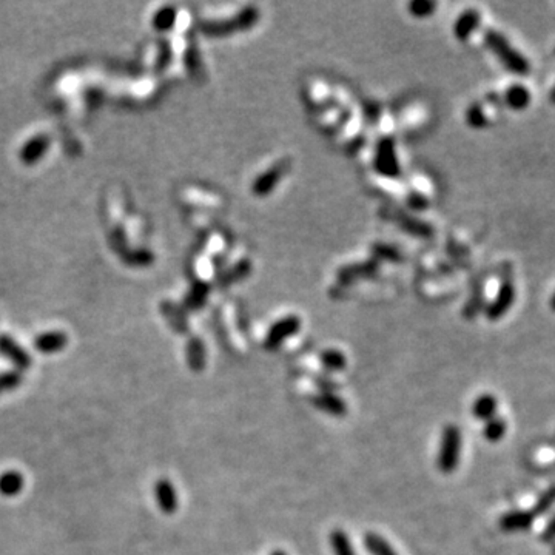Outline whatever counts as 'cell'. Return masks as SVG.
<instances>
[{"label":"cell","instance_id":"cell-1","mask_svg":"<svg viewBox=\"0 0 555 555\" xmlns=\"http://www.w3.org/2000/svg\"><path fill=\"white\" fill-rule=\"evenodd\" d=\"M484 44L508 71L517 76H526L531 71L528 59L519 50H515L501 33L488 30L484 33Z\"/></svg>","mask_w":555,"mask_h":555},{"label":"cell","instance_id":"cell-2","mask_svg":"<svg viewBox=\"0 0 555 555\" xmlns=\"http://www.w3.org/2000/svg\"><path fill=\"white\" fill-rule=\"evenodd\" d=\"M463 436L460 427L446 426L441 434L440 451H438V469L443 474H452L460 464Z\"/></svg>","mask_w":555,"mask_h":555},{"label":"cell","instance_id":"cell-3","mask_svg":"<svg viewBox=\"0 0 555 555\" xmlns=\"http://www.w3.org/2000/svg\"><path fill=\"white\" fill-rule=\"evenodd\" d=\"M256 21H258V11L253 6H247L235 17L227 19V21H221V22L206 24L202 28H204V31L209 33V34L219 36V34H230V33H238L242 30H247V28L253 26V24H255Z\"/></svg>","mask_w":555,"mask_h":555},{"label":"cell","instance_id":"cell-4","mask_svg":"<svg viewBox=\"0 0 555 555\" xmlns=\"http://www.w3.org/2000/svg\"><path fill=\"white\" fill-rule=\"evenodd\" d=\"M301 329V319L298 316H286L270 327L266 336L267 349H278L286 339L296 335Z\"/></svg>","mask_w":555,"mask_h":555},{"label":"cell","instance_id":"cell-5","mask_svg":"<svg viewBox=\"0 0 555 555\" xmlns=\"http://www.w3.org/2000/svg\"><path fill=\"white\" fill-rule=\"evenodd\" d=\"M375 165H376V170L381 174H384V176L396 178L398 174H400V165L396 162L394 142L391 139H383L378 144Z\"/></svg>","mask_w":555,"mask_h":555},{"label":"cell","instance_id":"cell-6","mask_svg":"<svg viewBox=\"0 0 555 555\" xmlns=\"http://www.w3.org/2000/svg\"><path fill=\"white\" fill-rule=\"evenodd\" d=\"M515 301V287L512 286L511 281H504L499 294H496L495 299L486 309V316L492 321L500 319L503 315H506L512 307Z\"/></svg>","mask_w":555,"mask_h":555},{"label":"cell","instance_id":"cell-7","mask_svg":"<svg viewBox=\"0 0 555 555\" xmlns=\"http://www.w3.org/2000/svg\"><path fill=\"white\" fill-rule=\"evenodd\" d=\"M289 169V162L287 161H281L274 167L269 169L262 176L256 178V181L253 182V193L258 194V196H264V194L270 193L276 187V184L282 179L286 171Z\"/></svg>","mask_w":555,"mask_h":555},{"label":"cell","instance_id":"cell-8","mask_svg":"<svg viewBox=\"0 0 555 555\" xmlns=\"http://www.w3.org/2000/svg\"><path fill=\"white\" fill-rule=\"evenodd\" d=\"M154 499L158 501L159 509L165 514H173L178 511V494L176 488L167 479H162L154 486Z\"/></svg>","mask_w":555,"mask_h":555},{"label":"cell","instance_id":"cell-9","mask_svg":"<svg viewBox=\"0 0 555 555\" xmlns=\"http://www.w3.org/2000/svg\"><path fill=\"white\" fill-rule=\"evenodd\" d=\"M311 403H314V406L318 409V411L326 412L329 415L343 416L347 414V403L335 392L334 394L319 392L318 395L311 398Z\"/></svg>","mask_w":555,"mask_h":555},{"label":"cell","instance_id":"cell-10","mask_svg":"<svg viewBox=\"0 0 555 555\" xmlns=\"http://www.w3.org/2000/svg\"><path fill=\"white\" fill-rule=\"evenodd\" d=\"M480 22H481V16L476 9H466V11L455 21V25H454L455 37L461 42L467 41V39L476 31V28L480 26Z\"/></svg>","mask_w":555,"mask_h":555},{"label":"cell","instance_id":"cell-11","mask_svg":"<svg viewBox=\"0 0 555 555\" xmlns=\"http://www.w3.org/2000/svg\"><path fill=\"white\" fill-rule=\"evenodd\" d=\"M0 354L6 356L19 369H26L31 364V358L25 350L9 336H0Z\"/></svg>","mask_w":555,"mask_h":555},{"label":"cell","instance_id":"cell-12","mask_svg":"<svg viewBox=\"0 0 555 555\" xmlns=\"http://www.w3.org/2000/svg\"><path fill=\"white\" fill-rule=\"evenodd\" d=\"M535 515L531 511H512L500 519V528L506 532H517L529 529Z\"/></svg>","mask_w":555,"mask_h":555},{"label":"cell","instance_id":"cell-13","mask_svg":"<svg viewBox=\"0 0 555 555\" xmlns=\"http://www.w3.org/2000/svg\"><path fill=\"white\" fill-rule=\"evenodd\" d=\"M503 97V105H508L512 110H524L526 106H529L531 104V93L526 89L524 85L515 84L511 85L508 90L504 91Z\"/></svg>","mask_w":555,"mask_h":555},{"label":"cell","instance_id":"cell-14","mask_svg":"<svg viewBox=\"0 0 555 555\" xmlns=\"http://www.w3.org/2000/svg\"><path fill=\"white\" fill-rule=\"evenodd\" d=\"M66 341L68 338L62 332H46L34 339V346L42 354H54L66 346Z\"/></svg>","mask_w":555,"mask_h":555},{"label":"cell","instance_id":"cell-15","mask_svg":"<svg viewBox=\"0 0 555 555\" xmlns=\"http://www.w3.org/2000/svg\"><path fill=\"white\" fill-rule=\"evenodd\" d=\"M206 346L199 338H191L187 344V363L193 372H201L206 366Z\"/></svg>","mask_w":555,"mask_h":555},{"label":"cell","instance_id":"cell-16","mask_svg":"<svg viewBox=\"0 0 555 555\" xmlns=\"http://www.w3.org/2000/svg\"><path fill=\"white\" fill-rule=\"evenodd\" d=\"M496 407H499L496 398L489 394H484L475 400L472 406V414L475 418H479L481 421H489L491 418L495 416Z\"/></svg>","mask_w":555,"mask_h":555},{"label":"cell","instance_id":"cell-17","mask_svg":"<svg viewBox=\"0 0 555 555\" xmlns=\"http://www.w3.org/2000/svg\"><path fill=\"white\" fill-rule=\"evenodd\" d=\"M24 489V476L19 472H5L0 475V494L5 496H14Z\"/></svg>","mask_w":555,"mask_h":555},{"label":"cell","instance_id":"cell-18","mask_svg":"<svg viewBox=\"0 0 555 555\" xmlns=\"http://www.w3.org/2000/svg\"><path fill=\"white\" fill-rule=\"evenodd\" d=\"M364 546L372 555H398L389 541L378 534H367L364 537Z\"/></svg>","mask_w":555,"mask_h":555},{"label":"cell","instance_id":"cell-19","mask_svg":"<svg viewBox=\"0 0 555 555\" xmlns=\"http://www.w3.org/2000/svg\"><path fill=\"white\" fill-rule=\"evenodd\" d=\"M319 361L329 372H339V370H343L347 366L346 356L335 349L324 350V352L319 355Z\"/></svg>","mask_w":555,"mask_h":555},{"label":"cell","instance_id":"cell-20","mask_svg":"<svg viewBox=\"0 0 555 555\" xmlns=\"http://www.w3.org/2000/svg\"><path fill=\"white\" fill-rule=\"evenodd\" d=\"M48 138H45V136H39V138L33 139L31 142L26 144V147H24L22 153H21V158L24 162L26 164H33L36 162V159L41 158V156L45 153L46 147H48Z\"/></svg>","mask_w":555,"mask_h":555},{"label":"cell","instance_id":"cell-21","mask_svg":"<svg viewBox=\"0 0 555 555\" xmlns=\"http://www.w3.org/2000/svg\"><path fill=\"white\" fill-rule=\"evenodd\" d=\"M330 546H332L335 555H355L349 535L341 529H336L330 534Z\"/></svg>","mask_w":555,"mask_h":555},{"label":"cell","instance_id":"cell-22","mask_svg":"<svg viewBox=\"0 0 555 555\" xmlns=\"http://www.w3.org/2000/svg\"><path fill=\"white\" fill-rule=\"evenodd\" d=\"M506 429H508V424H506L504 420H501V418L499 416H494L491 418L489 421H486L484 427H483V435L488 441H500L501 438L504 436L506 434Z\"/></svg>","mask_w":555,"mask_h":555},{"label":"cell","instance_id":"cell-23","mask_svg":"<svg viewBox=\"0 0 555 555\" xmlns=\"http://www.w3.org/2000/svg\"><path fill=\"white\" fill-rule=\"evenodd\" d=\"M466 121L471 126H474V129H483V126L489 124L488 116H486L483 106L480 104H474L472 106L467 109Z\"/></svg>","mask_w":555,"mask_h":555},{"label":"cell","instance_id":"cell-24","mask_svg":"<svg viewBox=\"0 0 555 555\" xmlns=\"http://www.w3.org/2000/svg\"><path fill=\"white\" fill-rule=\"evenodd\" d=\"M174 21H176V9L174 8H164L161 11L156 14L154 17V28L159 31H167L174 25Z\"/></svg>","mask_w":555,"mask_h":555},{"label":"cell","instance_id":"cell-25","mask_svg":"<svg viewBox=\"0 0 555 555\" xmlns=\"http://www.w3.org/2000/svg\"><path fill=\"white\" fill-rule=\"evenodd\" d=\"M554 503H555V486H554V488L548 489L546 492H544V494L540 496V499L537 500V503H535V508H534L532 514H534V515H537V514L548 512L549 508H551V506H552Z\"/></svg>","mask_w":555,"mask_h":555},{"label":"cell","instance_id":"cell-26","mask_svg":"<svg viewBox=\"0 0 555 555\" xmlns=\"http://www.w3.org/2000/svg\"><path fill=\"white\" fill-rule=\"evenodd\" d=\"M409 9H411V14H414L415 17H427L434 13L435 4L427 2V0H416V2L409 5Z\"/></svg>","mask_w":555,"mask_h":555},{"label":"cell","instance_id":"cell-27","mask_svg":"<svg viewBox=\"0 0 555 555\" xmlns=\"http://www.w3.org/2000/svg\"><path fill=\"white\" fill-rule=\"evenodd\" d=\"M21 375L17 372H6L0 375V392L4 391H11V389H16L19 384H21Z\"/></svg>","mask_w":555,"mask_h":555},{"label":"cell","instance_id":"cell-28","mask_svg":"<svg viewBox=\"0 0 555 555\" xmlns=\"http://www.w3.org/2000/svg\"><path fill=\"white\" fill-rule=\"evenodd\" d=\"M316 386L321 389V392H327V394H334V391L338 389V384L327 376L316 378Z\"/></svg>","mask_w":555,"mask_h":555},{"label":"cell","instance_id":"cell-29","mask_svg":"<svg viewBox=\"0 0 555 555\" xmlns=\"http://www.w3.org/2000/svg\"><path fill=\"white\" fill-rule=\"evenodd\" d=\"M541 541L544 543H552L555 541V517L546 524V528L541 532Z\"/></svg>","mask_w":555,"mask_h":555},{"label":"cell","instance_id":"cell-30","mask_svg":"<svg viewBox=\"0 0 555 555\" xmlns=\"http://www.w3.org/2000/svg\"><path fill=\"white\" fill-rule=\"evenodd\" d=\"M549 99H551L552 104H555V86H554L552 91H551V94H549Z\"/></svg>","mask_w":555,"mask_h":555},{"label":"cell","instance_id":"cell-31","mask_svg":"<svg viewBox=\"0 0 555 555\" xmlns=\"http://www.w3.org/2000/svg\"><path fill=\"white\" fill-rule=\"evenodd\" d=\"M551 309H552V311H555V294L552 295V298H551Z\"/></svg>","mask_w":555,"mask_h":555},{"label":"cell","instance_id":"cell-32","mask_svg":"<svg viewBox=\"0 0 555 555\" xmlns=\"http://www.w3.org/2000/svg\"><path fill=\"white\" fill-rule=\"evenodd\" d=\"M270 555H287V554L282 552V551H275V552H271Z\"/></svg>","mask_w":555,"mask_h":555},{"label":"cell","instance_id":"cell-33","mask_svg":"<svg viewBox=\"0 0 555 555\" xmlns=\"http://www.w3.org/2000/svg\"><path fill=\"white\" fill-rule=\"evenodd\" d=\"M554 555H555V548H554Z\"/></svg>","mask_w":555,"mask_h":555}]
</instances>
